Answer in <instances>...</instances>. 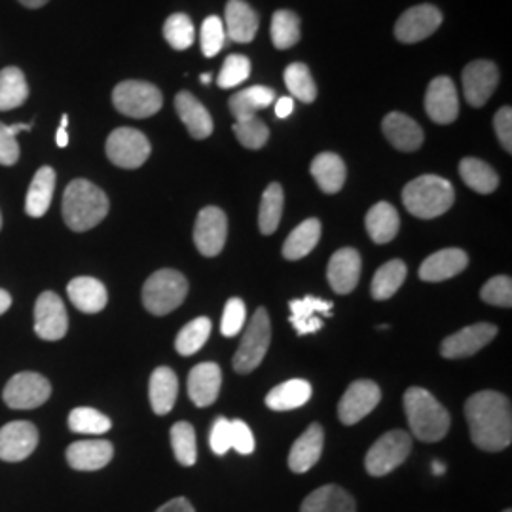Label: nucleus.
<instances>
[{
  "label": "nucleus",
  "instance_id": "1",
  "mask_svg": "<svg viewBox=\"0 0 512 512\" xmlns=\"http://www.w3.org/2000/svg\"><path fill=\"white\" fill-rule=\"evenodd\" d=\"M471 439L484 452H501L511 446V401L497 391H480L465 403Z\"/></svg>",
  "mask_w": 512,
  "mask_h": 512
},
{
  "label": "nucleus",
  "instance_id": "2",
  "mask_svg": "<svg viewBox=\"0 0 512 512\" xmlns=\"http://www.w3.org/2000/svg\"><path fill=\"white\" fill-rule=\"evenodd\" d=\"M107 194L86 181L76 179L63 194V219L73 232H88L109 215Z\"/></svg>",
  "mask_w": 512,
  "mask_h": 512
},
{
  "label": "nucleus",
  "instance_id": "3",
  "mask_svg": "<svg viewBox=\"0 0 512 512\" xmlns=\"http://www.w3.org/2000/svg\"><path fill=\"white\" fill-rule=\"evenodd\" d=\"M404 412L414 437L421 442H439L450 431L448 410L427 389L410 387L404 393Z\"/></svg>",
  "mask_w": 512,
  "mask_h": 512
},
{
  "label": "nucleus",
  "instance_id": "4",
  "mask_svg": "<svg viewBox=\"0 0 512 512\" xmlns=\"http://www.w3.org/2000/svg\"><path fill=\"white\" fill-rule=\"evenodd\" d=\"M456 202V190L450 181L437 175H421L404 186L406 211L418 219H437Z\"/></svg>",
  "mask_w": 512,
  "mask_h": 512
},
{
  "label": "nucleus",
  "instance_id": "5",
  "mask_svg": "<svg viewBox=\"0 0 512 512\" xmlns=\"http://www.w3.org/2000/svg\"><path fill=\"white\" fill-rule=\"evenodd\" d=\"M188 294V281L177 270H160L150 275L143 287V304L152 315L177 310Z\"/></svg>",
  "mask_w": 512,
  "mask_h": 512
},
{
  "label": "nucleus",
  "instance_id": "6",
  "mask_svg": "<svg viewBox=\"0 0 512 512\" xmlns=\"http://www.w3.org/2000/svg\"><path fill=\"white\" fill-rule=\"evenodd\" d=\"M270 340H272L270 315L264 308H258L253 319L249 321L238 351L234 355V370L238 374L253 372L256 366H260L264 361L266 351L270 348Z\"/></svg>",
  "mask_w": 512,
  "mask_h": 512
},
{
  "label": "nucleus",
  "instance_id": "7",
  "mask_svg": "<svg viewBox=\"0 0 512 512\" xmlns=\"http://www.w3.org/2000/svg\"><path fill=\"white\" fill-rule=\"evenodd\" d=\"M112 103L118 112L129 118L154 116L164 105L162 92L143 80H126L112 92Z\"/></svg>",
  "mask_w": 512,
  "mask_h": 512
},
{
  "label": "nucleus",
  "instance_id": "8",
  "mask_svg": "<svg viewBox=\"0 0 512 512\" xmlns=\"http://www.w3.org/2000/svg\"><path fill=\"white\" fill-rule=\"evenodd\" d=\"M412 450V437L401 431H389L384 437L376 440L368 450L365 458V467L368 475L385 476L401 467Z\"/></svg>",
  "mask_w": 512,
  "mask_h": 512
},
{
  "label": "nucleus",
  "instance_id": "9",
  "mask_svg": "<svg viewBox=\"0 0 512 512\" xmlns=\"http://www.w3.org/2000/svg\"><path fill=\"white\" fill-rule=\"evenodd\" d=\"M152 152L147 137L133 128L114 129L107 139L110 162L122 169H137L145 164Z\"/></svg>",
  "mask_w": 512,
  "mask_h": 512
},
{
  "label": "nucleus",
  "instance_id": "10",
  "mask_svg": "<svg viewBox=\"0 0 512 512\" xmlns=\"http://www.w3.org/2000/svg\"><path fill=\"white\" fill-rule=\"evenodd\" d=\"M52 395V385L37 372H19L4 387V403L14 410H33L46 403Z\"/></svg>",
  "mask_w": 512,
  "mask_h": 512
},
{
  "label": "nucleus",
  "instance_id": "11",
  "mask_svg": "<svg viewBox=\"0 0 512 512\" xmlns=\"http://www.w3.org/2000/svg\"><path fill=\"white\" fill-rule=\"evenodd\" d=\"M382 401L380 385L370 380H357L349 385L338 404V418L344 425H355L366 418Z\"/></svg>",
  "mask_w": 512,
  "mask_h": 512
},
{
  "label": "nucleus",
  "instance_id": "12",
  "mask_svg": "<svg viewBox=\"0 0 512 512\" xmlns=\"http://www.w3.org/2000/svg\"><path fill=\"white\" fill-rule=\"evenodd\" d=\"M69 330V317L65 304L61 298L52 291L38 296L35 304V332L38 338L46 342H55L61 340Z\"/></svg>",
  "mask_w": 512,
  "mask_h": 512
},
{
  "label": "nucleus",
  "instance_id": "13",
  "mask_svg": "<svg viewBox=\"0 0 512 512\" xmlns=\"http://www.w3.org/2000/svg\"><path fill=\"white\" fill-rule=\"evenodd\" d=\"M228 238V219L219 207H205L194 226V243L203 256L220 255Z\"/></svg>",
  "mask_w": 512,
  "mask_h": 512
},
{
  "label": "nucleus",
  "instance_id": "14",
  "mask_svg": "<svg viewBox=\"0 0 512 512\" xmlns=\"http://www.w3.org/2000/svg\"><path fill=\"white\" fill-rule=\"evenodd\" d=\"M442 23V14L433 4H420L406 10L395 25V37L404 44H416L431 37Z\"/></svg>",
  "mask_w": 512,
  "mask_h": 512
},
{
  "label": "nucleus",
  "instance_id": "15",
  "mask_svg": "<svg viewBox=\"0 0 512 512\" xmlns=\"http://www.w3.org/2000/svg\"><path fill=\"white\" fill-rule=\"evenodd\" d=\"M499 84V71L492 61L478 59L465 67L463 71V93L471 107H484L494 95Z\"/></svg>",
  "mask_w": 512,
  "mask_h": 512
},
{
  "label": "nucleus",
  "instance_id": "16",
  "mask_svg": "<svg viewBox=\"0 0 512 512\" xmlns=\"http://www.w3.org/2000/svg\"><path fill=\"white\" fill-rule=\"evenodd\" d=\"M425 112L440 126H448L458 118V90L450 76H437L429 84L425 93Z\"/></svg>",
  "mask_w": 512,
  "mask_h": 512
},
{
  "label": "nucleus",
  "instance_id": "17",
  "mask_svg": "<svg viewBox=\"0 0 512 512\" xmlns=\"http://www.w3.org/2000/svg\"><path fill=\"white\" fill-rule=\"evenodd\" d=\"M495 334H497V327L490 323H476L471 327H465L442 342L440 355L444 359L473 357L475 353L494 340Z\"/></svg>",
  "mask_w": 512,
  "mask_h": 512
},
{
  "label": "nucleus",
  "instance_id": "18",
  "mask_svg": "<svg viewBox=\"0 0 512 512\" xmlns=\"http://www.w3.org/2000/svg\"><path fill=\"white\" fill-rule=\"evenodd\" d=\"M38 444L37 427L29 421H12L0 429V459L23 461L29 458Z\"/></svg>",
  "mask_w": 512,
  "mask_h": 512
},
{
  "label": "nucleus",
  "instance_id": "19",
  "mask_svg": "<svg viewBox=\"0 0 512 512\" xmlns=\"http://www.w3.org/2000/svg\"><path fill=\"white\" fill-rule=\"evenodd\" d=\"M361 255L346 247L336 251L330 258L329 268H327V277H329L330 287L332 291L338 294H349L359 283L361 277Z\"/></svg>",
  "mask_w": 512,
  "mask_h": 512
},
{
  "label": "nucleus",
  "instance_id": "20",
  "mask_svg": "<svg viewBox=\"0 0 512 512\" xmlns=\"http://www.w3.org/2000/svg\"><path fill=\"white\" fill-rule=\"evenodd\" d=\"M114 456L109 440H78L67 448V461L74 471H99Z\"/></svg>",
  "mask_w": 512,
  "mask_h": 512
},
{
  "label": "nucleus",
  "instance_id": "21",
  "mask_svg": "<svg viewBox=\"0 0 512 512\" xmlns=\"http://www.w3.org/2000/svg\"><path fill=\"white\" fill-rule=\"evenodd\" d=\"M325 433L319 423H311L310 427L296 439L289 454V469L293 473H308L323 454Z\"/></svg>",
  "mask_w": 512,
  "mask_h": 512
},
{
  "label": "nucleus",
  "instance_id": "22",
  "mask_svg": "<svg viewBox=\"0 0 512 512\" xmlns=\"http://www.w3.org/2000/svg\"><path fill=\"white\" fill-rule=\"evenodd\" d=\"M332 302L323 300L317 296H304L298 300L289 302V310H291V325L298 332V336H308L317 330L323 329V321L315 317V313H321L323 317L332 315Z\"/></svg>",
  "mask_w": 512,
  "mask_h": 512
},
{
  "label": "nucleus",
  "instance_id": "23",
  "mask_svg": "<svg viewBox=\"0 0 512 512\" xmlns=\"http://www.w3.org/2000/svg\"><path fill=\"white\" fill-rule=\"evenodd\" d=\"M469 264V256L461 249H442L435 255L427 256L420 266L421 281L440 283L461 274Z\"/></svg>",
  "mask_w": 512,
  "mask_h": 512
},
{
  "label": "nucleus",
  "instance_id": "24",
  "mask_svg": "<svg viewBox=\"0 0 512 512\" xmlns=\"http://www.w3.org/2000/svg\"><path fill=\"white\" fill-rule=\"evenodd\" d=\"M222 374L217 363H202L194 366L188 376V395L192 403L200 408L211 406L219 399Z\"/></svg>",
  "mask_w": 512,
  "mask_h": 512
},
{
  "label": "nucleus",
  "instance_id": "25",
  "mask_svg": "<svg viewBox=\"0 0 512 512\" xmlns=\"http://www.w3.org/2000/svg\"><path fill=\"white\" fill-rule=\"evenodd\" d=\"M382 129L387 141L401 152H414L423 145V129L420 124L403 112L387 114Z\"/></svg>",
  "mask_w": 512,
  "mask_h": 512
},
{
  "label": "nucleus",
  "instance_id": "26",
  "mask_svg": "<svg viewBox=\"0 0 512 512\" xmlns=\"http://www.w3.org/2000/svg\"><path fill=\"white\" fill-rule=\"evenodd\" d=\"M175 109H177L181 122L194 139L202 141L213 133V118H211L209 110L205 109L192 93H177Z\"/></svg>",
  "mask_w": 512,
  "mask_h": 512
},
{
  "label": "nucleus",
  "instance_id": "27",
  "mask_svg": "<svg viewBox=\"0 0 512 512\" xmlns=\"http://www.w3.org/2000/svg\"><path fill=\"white\" fill-rule=\"evenodd\" d=\"M67 294L74 308L84 313H99L109 302L105 285L95 277H76L69 283Z\"/></svg>",
  "mask_w": 512,
  "mask_h": 512
},
{
  "label": "nucleus",
  "instance_id": "28",
  "mask_svg": "<svg viewBox=\"0 0 512 512\" xmlns=\"http://www.w3.org/2000/svg\"><path fill=\"white\" fill-rule=\"evenodd\" d=\"M226 35L238 44L253 42L258 31V16L243 0H230L226 4Z\"/></svg>",
  "mask_w": 512,
  "mask_h": 512
},
{
  "label": "nucleus",
  "instance_id": "29",
  "mask_svg": "<svg viewBox=\"0 0 512 512\" xmlns=\"http://www.w3.org/2000/svg\"><path fill=\"white\" fill-rule=\"evenodd\" d=\"M148 395H150V404L152 410L158 416H165L173 410L177 395H179V380L177 374L167 368V366H158L152 376H150V385H148Z\"/></svg>",
  "mask_w": 512,
  "mask_h": 512
},
{
  "label": "nucleus",
  "instance_id": "30",
  "mask_svg": "<svg viewBox=\"0 0 512 512\" xmlns=\"http://www.w3.org/2000/svg\"><path fill=\"white\" fill-rule=\"evenodd\" d=\"M311 175L325 194H336L346 183L348 169L338 154L323 152L311 162Z\"/></svg>",
  "mask_w": 512,
  "mask_h": 512
},
{
  "label": "nucleus",
  "instance_id": "31",
  "mask_svg": "<svg viewBox=\"0 0 512 512\" xmlns=\"http://www.w3.org/2000/svg\"><path fill=\"white\" fill-rule=\"evenodd\" d=\"M365 224L366 232L372 241L378 245H385L397 238L401 219L397 209L391 203L380 202L366 213Z\"/></svg>",
  "mask_w": 512,
  "mask_h": 512
},
{
  "label": "nucleus",
  "instance_id": "32",
  "mask_svg": "<svg viewBox=\"0 0 512 512\" xmlns=\"http://www.w3.org/2000/svg\"><path fill=\"white\" fill-rule=\"evenodd\" d=\"M55 190V171L52 167L44 165L37 171L33 177L31 186L27 190V200H25V213L33 219H40L48 213Z\"/></svg>",
  "mask_w": 512,
  "mask_h": 512
},
{
  "label": "nucleus",
  "instance_id": "33",
  "mask_svg": "<svg viewBox=\"0 0 512 512\" xmlns=\"http://www.w3.org/2000/svg\"><path fill=\"white\" fill-rule=\"evenodd\" d=\"M355 501L353 497L340 486L329 484L321 486L315 492H311L300 512H355Z\"/></svg>",
  "mask_w": 512,
  "mask_h": 512
},
{
  "label": "nucleus",
  "instance_id": "34",
  "mask_svg": "<svg viewBox=\"0 0 512 512\" xmlns=\"http://www.w3.org/2000/svg\"><path fill=\"white\" fill-rule=\"evenodd\" d=\"M274 103V90L264 88V86H251L247 90H241V92L234 93L228 101L236 122L255 118L258 110L268 109Z\"/></svg>",
  "mask_w": 512,
  "mask_h": 512
},
{
  "label": "nucleus",
  "instance_id": "35",
  "mask_svg": "<svg viewBox=\"0 0 512 512\" xmlns=\"http://www.w3.org/2000/svg\"><path fill=\"white\" fill-rule=\"evenodd\" d=\"M311 399V385L306 380H289L285 384L274 387L268 397L266 406L275 412H287L300 408Z\"/></svg>",
  "mask_w": 512,
  "mask_h": 512
},
{
  "label": "nucleus",
  "instance_id": "36",
  "mask_svg": "<svg viewBox=\"0 0 512 512\" xmlns=\"http://www.w3.org/2000/svg\"><path fill=\"white\" fill-rule=\"evenodd\" d=\"M321 238V222L317 219L304 220L298 224L283 243V256L287 260H300L310 255Z\"/></svg>",
  "mask_w": 512,
  "mask_h": 512
},
{
  "label": "nucleus",
  "instance_id": "37",
  "mask_svg": "<svg viewBox=\"0 0 512 512\" xmlns=\"http://www.w3.org/2000/svg\"><path fill=\"white\" fill-rule=\"evenodd\" d=\"M459 175L463 183L478 194H492L499 186V177L494 167L478 160V158H465L459 164Z\"/></svg>",
  "mask_w": 512,
  "mask_h": 512
},
{
  "label": "nucleus",
  "instance_id": "38",
  "mask_svg": "<svg viewBox=\"0 0 512 512\" xmlns=\"http://www.w3.org/2000/svg\"><path fill=\"white\" fill-rule=\"evenodd\" d=\"M29 97V86L25 74L18 67H6L0 71V110L21 107Z\"/></svg>",
  "mask_w": 512,
  "mask_h": 512
},
{
  "label": "nucleus",
  "instance_id": "39",
  "mask_svg": "<svg viewBox=\"0 0 512 512\" xmlns=\"http://www.w3.org/2000/svg\"><path fill=\"white\" fill-rule=\"evenodd\" d=\"M408 275V268L403 260H389L384 264L372 279L370 293L374 300H387L395 296L403 287L404 279Z\"/></svg>",
  "mask_w": 512,
  "mask_h": 512
},
{
  "label": "nucleus",
  "instance_id": "40",
  "mask_svg": "<svg viewBox=\"0 0 512 512\" xmlns=\"http://www.w3.org/2000/svg\"><path fill=\"white\" fill-rule=\"evenodd\" d=\"M283 203H285V196H283L281 184H270L262 194L260 211H258V228L264 236H272L277 230L283 215Z\"/></svg>",
  "mask_w": 512,
  "mask_h": 512
},
{
  "label": "nucleus",
  "instance_id": "41",
  "mask_svg": "<svg viewBox=\"0 0 512 512\" xmlns=\"http://www.w3.org/2000/svg\"><path fill=\"white\" fill-rule=\"evenodd\" d=\"M171 446L177 461L184 467H192L198 459V444L196 431L188 421H179L171 427Z\"/></svg>",
  "mask_w": 512,
  "mask_h": 512
},
{
  "label": "nucleus",
  "instance_id": "42",
  "mask_svg": "<svg viewBox=\"0 0 512 512\" xmlns=\"http://www.w3.org/2000/svg\"><path fill=\"white\" fill-rule=\"evenodd\" d=\"M112 421L101 414L95 408H74L73 412L69 414V429L73 433H80V435H105L110 431Z\"/></svg>",
  "mask_w": 512,
  "mask_h": 512
},
{
  "label": "nucleus",
  "instance_id": "43",
  "mask_svg": "<svg viewBox=\"0 0 512 512\" xmlns=\"http://www.w3.org/2000/svg\"><path fill=\"white\" fill-rule=\"evenodd\" d=\"M211 334V319L207 317H198L194 321H190L186 327H184L177 340H175V349L183 355V357H190L194 355L196 351L205 346L207 338Z\"/></svg>",
  "mask_w": 512,
  "mask_h": 512
},
{
  "label": "nucleus",
  "instance_id": "44",
  "mask_svg": "<svg viewBox=\"0 0 512 512\" xmlns=\"http://www.w3.org/2000/svg\"><path fill=\"white\" fill-rule=\"evenodd\" d=\"M272 40L277 50H289L300 40V18L289 12L279 10L272 18Z\"/></svg>",
  "mask_w": 512,
  "mask_h": 512
},
{
  "label": "nucleus",
  "instance_id": "45",
  "mask_svg": "<svg viewBox=\"0 0 512 512\" xmlns=\"http://www.w3.org/2000/svg\"><path fill=\"white\" fill-rule=\"evenodd\" d=\"M164 37L171 48L183 52L188 50L196 40V29L192 19L186 14H173L169 16L164 25Z\"/></svg>",
  "mask_w": 512,
  "mask_h": 512
},
{
  "label": "nucleus",
  "instance_id": "46",
  "mask_svg": "<svg viewBox=\"0 0 512 512\" xmlns=\"http://www.w3.org/2000/svg\"><path fill=\"white\" fill-rule=\"evenodd\" d=\"M285 84L287 90L304 103H313L317 99V86L311 78L310 69L304 63H293L287 67Z\"/></svg>",
  "mask_w": 512,
  "mask_h": 512
},
{
  "label": "nucleus",
  "instance_id": "47",
  "mask_svg": "<svg viewBox=\"0 0 512 512\" xmlns=\"http://www.w3.org/2000/svg\"><path fill=\"white\" fill-rule=\"evenodd\" d=\"M249 76H251V61L245 55H230L226 57L220 69L217 84L222 90H232L239 84H243Z\"/></svg>",
  "mask_w": 512,
  "mask_h": 512
},
{
  "label": "nucleus",
  "instance_id": "48",
  "mask_svg": "<svg viewBox=\"0 0 512 512\" xmlns=\"http://www.w3.org/2000/svg\"><path fill=\"white\" fill-rule=\"evenodd\" d=\"M234 133H236L239 143L245 148H251V150L264 147L270 139V129L256 116L255 118H249V120H243V122H236Z\"/></svg>",
  "mask_w": 512,
  "mask_h": 512
},
{
  "label": "nucleus",
  "instance_id": "49",
  "mask_svg": "<svg viewBox=\"0 0 512 512\" xmlns=\"http://www.w3.org/2000/svg\"><path fill=\"white\" fill-rule=\"evenodd\" d=\"M480 296L486 304L511 308L512 306V279L509 275H495L480 291Z\"/></svg>",
  "mask_w": 512,
  "mask_h": 512
},
{
  "label": "nucleus",
  "instance_id": "50",
  "mask_svg": "<svg viewBox=\"0 0 512 512\" xmlns=\"http://www.w3.org/2000/svg\"><path fill=\"white\" fill-rule=\"evenodd\" d=\"M33 124L6 126L0 122V165H14L19 160V131H29Z\"/></svg>",
  "mask_w": 512,
  "mask_h": 512
},
{
  "label": "nucleus",
  "instance_id": "51",
  "mask_svg": "<svg viewBox=\"0 0 512 512\" xmlns=\"http://www.w3.org/2000/svg\"><path fill=\"white\" fill-rule=\"evenodd\" d=\"M226 40L224 23L217 16H209L202 25V52L205 57L219 54Z\"/></svg>",
  "mask_w": 512,
  "mask_h": 512
},
{
  "label": "nucleus",
  "instance_id": "52",
  "mask_svg": "<svg viewBox=\"0 0 512 512\" xmlns=\"http://www.w3.org/2000/svg\"><path fill=\"white\" fill-rule=\"evenodd\" d=\"M245 327V304L241 298H230L222 313L220 332L226 338H234Z\"/></svg>",
  "mask_w": 512,
  "mask_h": 512
},
{
  "label": "nucleus",
  "instance_id": "53",
  "mask_svg": "<svg viewBox=\"0 0 512 512\" xmlns=\"http://www.w3.org/2000/svg\"><path fill=\"white\" fill-rule=\"evenodd\" d=\"M230 433H232V448L238 454L249 456L255 452V437L245 421H230Z\"/></svg>",
  "mask_w": 512,
  "mask_h": 512
},
{
  "label": "nucleus",
  "instance_id": "54",
  "mask_svg": "<svg viewBox=\"0 0 512 512\" xmlns=\"http://www.w3.org/2000/svg\"><path fill=\"white\" fill-rule=\"evenodd\" d=\"M211 450L217 456H224L230 448H232V433H230V420L219 418L215 421L213 429H211V437H209Z\"/></svg>",
  "mask_w": 512,
  "mask_h": 512
},
{
  "label": "nucleus",
  "instance_id": "55",
  "mask_svg": "<svg viewBox=\"0 0 512 512\" xmlns=\"http://www.w3.org/2000/svg\"><path fill=\"white\" fill-rule=\"evenodd\" d=\"M495 133L497 139L501 143V147L505 148L509 154L512 152V109L511 107H503L497 110L494 118Z\"/></svg>",
  "mask_w": 512,
  "mask_h": 512
},
{
  "label": "nucleus",
  "instance_id": "56",
  "mask_svg": "<svg viewBox=\"0 0 512 512\" xmlns=\"http://www.w3.org/2000/svg\"><path fill=\"white\" fill-rule=\"evenodd\" d=\"M156 512H196L194 511V507L190 505V501L188 499H184V497H177V499H171V501H167L164 503L160 509Z\"/></svg>",
  "mask_w": 512,
  "mask_h": 512
},
{
  "label": "nucleus",
  "instance_id": "57",
  "mask_svg": "<svg viewBox=\"0 0 512 512\" xmlns=\"http://www.w3.org/2000/svg\"><path fill=\"white\" fill-rule=\"evenodd\" d=\"M293 110V97H281V99H277V103H275V116H277V118H287V116L293 114Z\"/></svg>",
  "mask_w": 512,
  "mask_h": 512
},
{
  "label": "nucleus",
  "instance_id": "58",
  "mask_svg": "<svg viewBox=\"0 0 512 512\" xmlns=\"http://www.w3.org/2000/svg\"><path fill=\"white\" fill-rule=\"evenodd\" d=\"M67 126H69V116L63 114V118H61V128L57 129V137H55V143H57V147L59 148H65L69 145Z\"/></svg>",
  "mask_w": 512,
  "mask_h": 512
},
{
  "label": "nucleus",
  "instance_id": "59",
  "mask_svg": "<svg viewBox=\"0 0 512 512\" xmlns=\"http://www.w3.org/2000/svg\"><path fill=\"white\" fill-rule=\"evenodd\" d=\"M10 306H12V296L0 289V315L10 310Z\"/></svg>",
  "mask_w": 512,
  "mask_h": 512
},
{
  "label": "nucleus",
  "instance_id": "60",
  "mask_svg": "<svg viewBox=\"0 0 512 512\" xmlns=\"http://www.w3.org/2000/svg\"><path fill=\"white\" fill-rule=\"evenodd\" d=\"M23 6H27V8H40V6H44V4H48L50 0H19Z\"/></svg>",
  "mask_w": 512,
  "mask_h": 512
},
{
  "label": "nucleus",
  "instance_id": "61",
  "mask_svg": "<svg viewBox=\"0 0 512 512\" xmlns=\"http://www.w3.org/2000/svg\"><path fill=\"white\" fill-rule=\"evenodd\" d=\"M433 473L437 476L444 475V473H446V465H444L442 461L435 459V461H433Z\"/></svg>",
  "mask_w": 512,
  "mask_h": 512
},
{
  "label": "nucleus",
  "instance_id": "62",
  "mask_svg": "<svg viewBox=\"0 0 512 512\" xmlns=\"http://www.w3.org/2000/svg\"><path fill=\"white\" fill-rule=\"evenodd\" d=\"M202 82L203 84H209L211 82V74H203Z\"/></svg>",
  "mask_w": 512,
  "mask_h": 512
},
{
  "label": "nucleus",
  "instance_id": "63",
  "mask_svg": "<svg viewBox=\"0 0 512 512\" xmlns=\"http://www.w3.org/2000/svg\"><path fill=\"white\" fill-rule=\"evenodd\" d=\"M0 228H2V215H0Z\"/></svg>",
  "mask_w": 512,
  "mask_h": 512
},
{
  "label": "nucleus",
  "instance_id": "64",
  "mask_svg": "<svg viewBox=\"0 0 512 512\" xmlns=\"http://www.w3.org/2000/svg\"><path fill=\"white\" fill-rule=\"evenodd\" d=\"M503 512H512L511 509H507V511H503Z\"/></svg>",
  "mask_w": 512,
  "mask_h": 512
}]
</instances>
